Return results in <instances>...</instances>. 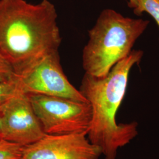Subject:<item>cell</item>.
<instances>
[{
	"label": "cell",
	"instance_id": "obj_4",
	"mask_svg": "<svg viewBox=\"0 0 159 159\" xmlns=\"http://www.w3.org/2000/svg\"><path fill=\"white\" fill-rule=\"evenodd\" d=\"M30 102L46 134L84 133L91 124L90 103L41 94H28Z\"/></svg>",
	"mask_w": 159,
	"mask_h": 159
},
{
	"label": "cell",
	"instance_id": "obj_14",
	"mask_svg": "<svg viewBox=\"0 0 159 159\" xmlns=\"http://www.w3.org/2000/svg\"><path fill=\"white\" fill-rule=\"evenodd\" d=\"M22 159V158H21V159Z\"/></svg>",
	"mask_w": 159,
	"mask_h": 159
},
{
	"label": "cell",
	"instance_id": "obj_10",
	"mask_svg": "<svg viewBox=\"0 0 159 159\" xmlns=\"http://www.w3.org/2000/svg\"><path fill=\"white\" fill-rule=\"evenodd\" d=\"M20 90L18 79L13 81L0 82V107L16 94Z\"/></svg>",
	"mask_w": 159,
	"mask_h": 159
},
{
	"label": "cell",
	"instance_id": "obj_6",
	"mask_svg": "<svg viewBox=\"0 0 159 159\" xmlns=\"http://www.w3.org/2000/svg\"><path fill=\"white\" fill-rule=\"evenodd\" d=\"M0 114L2 139L24 147L46 134L29 95L21 90L0 107Z\"/></svg>",
	"mask_w": 159,
	"mask_h": 159
},
{
	"label": "cell",
	"instance_id": "obj_12",
	"mask_svg": "<svg viewBox=\"0 0 159 159\" xmlns=\"http://www.w3.org/2000/svg\"><path fill=\"white\" fill-rule=\"evenodd\" d=\"M138 5L137 0H129L128 1V6L129 8L133 10L135 9Z\"/></svg>",
	"mask_w": 159,
	"mask_h": 159
},
{
	"label": "cell",
	"instance_id": "obj_9",
	"mask_svg": "<svg viewBox=\"0 0 159 159\" xmlns=\"http://www.w3.org/2000/svg\"><path fill=\"white\" fill-rule=\"evenodd\" d=\"M24 146L4 139L0 140V159H20Z\"/></svg>",
	"mask_w": 159,
	"mask_h": 159
},
{
	"label": "cell",
	"instance_id": "obj_5",
	"mask_svg": "<svg viewBox=\"0 0 159 159\" xmlns=\"http://www.w3.org/2000/svg\"><path fill=\"white\" fill-rule=\"evenodd\" d=\"M17 78L20 90L25 94L60 97L88 102L64 74L59 51L43 58L29 71Z\"/></svg>",
	"mask_w": 159,
	"mask_h": 159
},
{
	"label": "cell",
	"instance_id": "obj_3",
	"mask_svg": "<svg viewBox=\"0 0 159 159\" xmlns=\"http://www.w3.org/2000/svg\"><path fill=\"white\" fill-rule=\"evenodd\" d=\"M150 21L125 17L113 9L102 10L89 31V40L82 54L85 74L102 77L132 51Z\"/></svg>",
	"mask_w": 159,
	"mask_h": 159
},
{
	"label": "cell",
	"instance_id": "obj_2",
	"mask_svg": "<svg viewBox=\"0 0 159 159\" xmlns=\"http://www.w3.org/2000/svg\"><path fill=\"white\" fill-rule=\"evenodd\" d=\"M143 56V51L133 50L106 76L98 77L85 73L83 77L79 90L92 110L87 136L91 143L100 148L104 159H116L120 148L138 134L136 121L118 124L116 117L125 96L131 69L140 63Z\"/></svg>",
	"mask_w": 159,
	"mask_h": 159
},
{
	"label": "cell",
	"instance_id": "obj_13",
	"mask_svg": "<svg viewBox=\"0 0 159 159\" xmlns=\"http://www.w3.org/2000/svg\"><path fill=\"white\" fill-rule=\"evenodd\" d=\"M2 139V131H1V114H0V140Z\"/></svg>",
	"mask_w": 159,
	"mask_h": 159
},
{
	"label": "cell",
	"instance_id": "obj_1",
	"mask_svg": "<svg viewBox=\"0 0 159 159\" xmlns=\"http://www.w3.org/2000/svg\"><path fill=\"white\" fill-rule=\"evenodd\" d=\"M57 10L49 0H0V55L17 77L43 58L59 51Z\"/></svg>",
	"mask_w": 159,
	"mask_h": 159
},
{
	"label": "cell",
	"instance_id": "obj_11",
	"mask_svg": "<svg viewBox=\"0 0 159 159\" xmlns=\"http://www.w3.org/2000/svg\"><path fill=\"white\" fill-rule=\"evenodd\" d=\"M17 79L11 65L0 55V82L13 81Z\"/></svg>",
	"mask_w": 159,
	"mask_h": 159
},
{
	"label": "cell",
	"instance_id": "obj_8",
	"mask_svg": "<svg viewBox=\"0 0 159 159\" xmlns=\"http://www.w3.org/2000/svg\"><path fill=\"white\" fill-rule=\"evenodd\" d=\"M138 5L133 12L137 16L146 12L153 18L159 28V0H137Z\"/></svg>",
	"mask_w": 159,
	"mask_h": 159
},
{
	"label": "cell",
	"instance_id": "obj_7",
	"mask_svg": "<svg viewBox=\"0 0 159 159\" xmlns=\"http://www.w3.org/2000/svg\"><path fill=\"white\" fill-rule=\"evenodd\" d=\"M84 133L45 134L37 142L23 148V159H98L100 148Z\"/></svg>",
	"mask_w": 159,
	"mask_h": 159
}]
</instances>
